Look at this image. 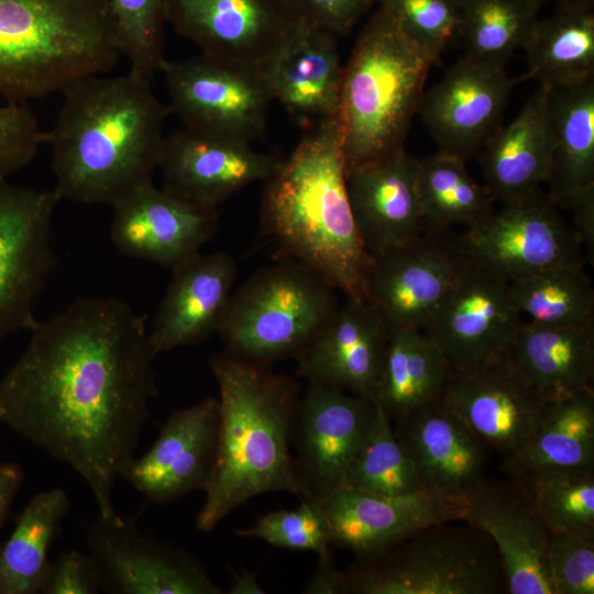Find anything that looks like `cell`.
<instances>
[{
	"mask_svg": "<svg viewBox=\"0 0 594 594\" xmlns=\"http://www.w3.org/2000/svg\"><path fill=\"white\" fill-rule=\"evenodd\" d=\"M68 512L62 488L38 492L29 501L0 544V594H41L48 552Z\"/></svg>",
	"mask_w": 594,
	"mask_h": 594,
	"instance_id": "cell-34",
	"label": "cell"
},
{
	"mask_svg": "<svg viewBox=\"0 0 594 594\" xmlns=\"http://www.w3.org/2000/svg\"><path fill=\"white\" fill-rule=\"evenodd\" d=\"M0 378V422L75 471L98 515L135 458L157 395L145 316L117 297L80 298L29 330Z\"/></svg>",
	"mask_w": 594,
	"mask_h": 594,
	"instance_id": "cell-1",
	"label": "cell"
},
{
	"mask_svg": "<svg viewBox=\"0 0 594 594\" xmlns=\"http://www.w3.org/2000/svg\"><path fill=\"white\" fill-rule=\"evenodd\" d=\"M470 263L459 234L451 229H425L410 241L372 256L365 299L389 331L424 330Z\"/></svg>",
	"mask_w": 594,
	"mask_h": 594,
	"instance_id": "cell-11",
	"label": "cell"
},
{
	"mask_svg": "<svg viewBox=\"0 0 594 594\" xmlns=\"http://www.w3.org/2000/svg\"><path fill=\"white\" fill-rule=\"evenodd\" d=\"M538 0H463L460 35L469 58L504 65L537 23Z\"/></svg>",
	"mask_w": 594,
	"mask_h": 594,
	"instance_id": "cell-39",
	"label": "cell"
},
{
	"mask_svg": "<svg viewBox=\"0 0 594 594\" xmlns=\"http://www.w3.org/2000/svg\"><path fill=\"white\" fill-rule=\"evenodd\" d=\"M23 479V470L18 463L0 462V534L22 486Z\"/></svg>",
	"mask_w": 594,
	"mask_h": 594,
	"instance_id": "cell-50",
	"label": "cell"
},
{
	"mask_svg": "<svg viewBox=\"0 0 594 594\" xmlns=\"http://www.w3.org/2000/svg\"><path fill=\"white\" fill-rule=\"evenodd\" d=\"M61 198L0 180V341L36 322L33 308L57 258L51 229Z\"/></svg>",
	"mask_w": 594,
	"mask_h": 594,
	"instance_id": "cell-12",
	"label": "cell"
},
{
	"mask_svg": "<svg viewBox=\"0 0 594 594\" xmlns=\"http://www.w3.org/2000/svg\"><path fill=\"white\" fill-rule=\"evenodd\" d=\"M100 590V575L90 554L72 549L50 561L41 594H96Z\"/></svg>",
	"mask_w": 594,
	"mask_h": 594,
	"instance_id": "cell-46",
	"label": "cell"
},
{
	"mask_svg": "<svg viewBox=\"0 0 594 594\" xmlns=\"http://www.w3.org/2000/svg\"><path fill=\"white\" fill-rule=\"evenodd\" d=\"M218 429L216 397L207 396L174 410L162 425L153 446L141 458L132 460L121 479L157 505L205 491L215 465Z\"/></svg>",
	"mask_w": 594,
	"mask_h": 594,
	"instance_id": "cell-20",
	"label": "cell"
},
{
	"mask_svg": "<svg viewBox=\"0 0 594 594\" xmlns=\"http://www.w3.org/2000/svg\"><path fill=\"white\" fill-rule=\"evenodd\" d=\"M549 111L553 155L548 195L566 208L594 188V78L550 88Z\"/></svg>",
	"mask_w": 594,
	"mask_h": 594,
	"instance_id": "cell-31",
	"label": "cell"
},
{
	"mask_svg": "<svg viewBox=\"0 0 594 594\" xmlns=\"http://www.w3.org/2000/svg\"><path fill=\"white\" fill-rule=\"evenodd\" d=\"M121 56L102 0H0V96L26 103Z\"/></svg>",
	"mask_w": 594,
	"mask_h": 594,
	"instance_id": "cell-6",
	"label": "cell"
},
{
	"mask_svg": "<svg viewBox=\"0 0 594 594\" xmlns=\"http://www.w3.org/2000/svg\"><path fill=\"white\" fill-rule=\"evenodd\" d=\"M513 302L527 321L568 326L593 320L594 290L584 264L566 265L509 282Z\"/></svg>",
	"mask_w": 594,
	"mask_h": 594,
	"instance_id": "cell-38",
	"label": "cell"
},
{
	"mask_svg": "<svg viewBox=\"0 0 594 594\" xmlns=\"http://www.w3.org/2000/svg\"><path fill=\"white\" fill-rule=\"evenodd\" d=\"M510 351L526 380L546 402L593 389V320L568 326L522 320Z\"/></svg>",
	"mask_w": 594,
	"mask_h": 594,
	"instance_id": "cell-30",
	"label": "cell"
},
{
	"mask_svg": "<svg viewBox=\"0 0 594 594\" xmlns=\"http://www.w3.org/2000/svg\"><path fill=\"white\" fill-rule=\"evenodd\" d=\"M417 177L418 158L405 148L345 169L354 221L371 256L426 229Z\"/></svg>",
	"mask_w": 594,
	"mask_h": 594,
	"instance_id": "cell-26",
	"label": "cell"
},
{
	"mask_svg": "<svg viewBox=\"0 0 594 594\" xmlns=\"http://www.w3.org/2000/svg\"><path fill=\"white\" fill-rule=\"evenodd\" d=\"M45 143L52 151L53 188L61 199L113 205L152 182L170 110L151 80L129 72L92 75L63 91Z\"/></svg>",
	"mask_w": 594,
	"mask_h": 594,
	"instance_id": "cell-2",
	"label": "cell"
},
{
	"mask_svg": "<svg viewBox=\"0 0 594 594\" xmlns=\"http://www.w3.org/2000/svg\"><path fill=\"white\" fill-rule=\"evenodd\" d=\"M242 538H257L289 550L312 551L317 556L330 550L327 517L317 498L302 499L295 509L264 514L255 524L237 530Z\"/></svg>",
	"mask_w": 594,
	"mask_h": 594,
	"instance_id": "cell-42",
	"label": "cell"
},
{
	"mask_svg": "<svg viewBox=\"0 0 594 594\" xmlns=\"http://www.w3.org/2000/svg\"><path fill=\"white\" fill-rule=\"evenodd\" d=\"M327 517L331 544L370 559L414 532L442 521L462 520L465 502L426 490L381 495L341 487L317 498Z\"/></svg>",
	"mask_w": 594,
	"mask_h": 594,
	"instance_id": "cell-21",
	"label": "cell"
},
{
	"mask_svg": "<svg viewBox=\"0 0 594 594\" xmlns=\"http://www.w3.org/2000/svg\"><path fill=\"white\" fill-rule=\"evenodd\" d=\"M572 211V229L587 260L594 254V188L576 196L566 207Z\"/></svg>",
	"mask_w": 594,
	"mask_h": 594,
	"instance_id": "cell-48",
	"label": "cell"
},
{
	"mask_svg": "<svg viewBox=\"0 0 594 594\" xmlns=\"http://www.w3.org/2000/svg\"><path fill=\"white\" fill-rule=\"evenodd\" d=\"M501 469L509 476L537 469H594V389L546 402L528 442Z\"/></svg>",
	"mask_w": 594,
	"mask_h": 594,
	"instance_id": "cell-33",
	"label": "cell"
},
{
	"mask_svg": "<svg viewBox=\"0 0 594 594\" xmlns=\"http://www.w3.org/2000/svg\"><path fill=\"white\" fill-rule=\"evenodd\" d=\"M522 320L510 297L509 282L471 262L424 331L453 371H466L508 349Z\"/></svg>",
	"mask_w": 594,
	"mask_h": 594,
	"instance_id": "cell-15",
	"label": "cell"
},
{
	"mask_svg": "<svg viewBox=\"0 0 594 594\" xmlns=\"http://www.w3.org/2000/svg\"><path fill=\"white\" fill-rule=\"evenodd\" d=\"M375 406L371 397L308 382L296 409L292 443L301 480L312 498L343 486Z\"/></svg>",
	"mask_w": 594,
	"mask_h": 594,
	"instance_id": "cell-18",
	"label": "cell"
},
{
	"mask_svg": "<svg viewBox=\"0 0 594 594\" xmlns=\"http://www.w3.org/2000/svg\"><path fill=\"white\" fill-rule=\"evenodd\" d=\"M465 161L438 151L418 160V195L426 229H466L487 218L495 209L492 194L469 173Z\"/></svg>",
	"mask_w": 594,
	"mask_h": 594,
	"instance_id": "cell-36",
	"label": "cell"
},
{
	"mask_svg": "<svg viewBox=\"0 0 594 594\" xmlns=\"http://www.w3.org/2000/svg\"><path fill=\"white\" fill-rule=\"evenodd\" d=\"M86 544L107 593H222L193 556L142 534L119 514L98 515L87 530Z\"/></svg>",
	"mask_w": 594,
	"mask_h": 594,
	"instance_id": "cell-16",
	"label": "cell"
},
{
	"mask_svg": "<svg viewBox=\"0 0 594 594\" xmlns=\"http://www.w3.org/2000/svg\"><path fill=\"white\" fill-rule=\"evenodd\" d=\"M550 88L539 85L514 120L499 127L481 150L485 186L502 204L540 188L549 178L553 155Z\"/></svg>",
	"mask_w": 594,
	"mask_h": 594,
	"instance_id": "cell-29",
	"label": "cell"
},
{
	"mask_svg": "<svg viewBox=\"0 0 594 594\" xmlns=\"http://www.w3.org/2000/svg\"><path fill=\"white\" fill-rule=\"evenodd\" d=\"M460 235L471 262L508 282L584 264L583 249L558 206L540 188L503 204Z\"/></svg>",
	"mask_w": 594,
	"mask_h": 594,
	"instance_id": "cell-10",
	"label": "cell"
},
{
	"mask_svg": "<svg viewBox=\"0 0 594 594\" xmlns=\"http://www.w3.org/2000/svg\"><path fill=\"white\" fill-rule=\"evenodd\" d=\"M263 232L344 298L365 299L372 256L352 213L338 116L306 129L264 182Z\"/></svg>",
	"mask_w": 594,
	"mask_h": 594,
	"instance_id": "cell-3",
	"label": "cell"
},
{
	"mask_svg": "<svg viewBox=\"0 0 594 594\" xmlns=\"http://www.w3.org/2000/svg\"><path fill=\"white\" fill-rule=\"evenodd\" d=\"M375 404L371 425L346 469L342 487L391 496L424 490L392 419Z\"/></svg>",
	"mask_w": 594,
	"mask_h": 594,
	"instance_id": "cell-40",
	"label": "cell"
},
{
	"mask_svg": "<svg viewBox=\"0 0 594 594\" xmlns=\"http://www.w3.org/2000/svg\"><path fill=\"white\" fill-rule=\"evenodd\" d=\"M45 143V132L26 103H0V180L26 167Z\"/></svg>",
	"mask_w": 594,
	"mask_h": 594,
	"instance_id": "cell-44",
	"label": "cell"
},
{
	"mask_svg": "<svg viewBox=\"0 0 594 594\" xmlns=\"http://www.w3.org/2000/svg\"><path fill=\"white\" fill-rule=\"evenodd\" d=\"M338 40L301 20L264 70L273 100L305 130L338 112L343 69Z\"/></svg>",
	"mask_w": 594,
	"mask_h": 594,
	"instance_id": "cell-28",
	"label": "cell"
},
{
	"mask_svg": "<svg viewBox=\"0 0 594 594\" xmlns=\"http://www.w3.org/2000/svg\"><path fill=\"white\" fill-rule=\"evenodd\" d=\"M516 82L504 65L466 56L449 68L424 92L417 111L438 151L465 162L479 153L501 127Z\"/></svg>",
	"mask_w": 594,
	"mask_h": 594,
	"instance_id": "cell-17",
	"label": "cell"
},
{
	"mask_svg": "<svg viewBox=\"0 0 594 594\" xmlns=\"http://www.w3.org/2000/svg\"><path fill=\"white\" fill-rule=\"evenodd\" d=\"M398 18L406 32L438 61L460 35L463 0H381Z\"/></svg>",
	"mask_w": 594,
	"mask_h": 594,
	"instance_id": "cell-43",
	"label": "cell"
},
{
	"mask_svg": "<svg viewBox=\"0 0 594 594\" xmlns=\"http://www.w3.org/2000/svg\"><path fill=\"white\" fill-rule=\"evenodd\" d=\"M541 6L553 2L557 9L593 11L594 0H538Z\"/></svg>",
	"mask_w": 594,
	"mask_h": 594,
	"instance_id": "cell-52",
	"label": "cell"
},
{
	"mask_svg": "<svg viewBox=\"0 0 594 594\" xmlns=\"http://www.w3.org/2000/svg\"><path fill=\"white\" fill-rule=\"evenodd\" d=\"M280 158L251 143L183 128L165 136L158 168L164 188L215 208L256 182H265Z\"/></svg>",
	"mask_w": 594,
	"mask_h": 594,
	"instance_id": "cell-23",
	"label": "cell"
},
{
	"mask_svg": "<svg viewBox=\"0 0 594 594\" xmlns=\"http://www.w3.org/2000/svg\"><path fill=\"white\" fill-rule=\"evenodd\" d=\"M302 593L345 594V575L333 560L331 550L318 554V564Z\"/></svg>",
	"mask_w": 594,
	"mask_h": 594,
	"instance_id": "cell-49",
	"label": "cell"
},
{
	"mask_svg": "<svg viewBox=\"0 0 594 594\" xmlns=\"http://www.w3.org/2000/svg\"><path fill=\"white\" fill-rule=\"evenodd\" d=\"M160 72L185 128L249 143L264 132L274 100L261 72L201 53L165 58Z\"/></svg>",
	"mask_w": 594,
	"mask_h": 594,
	"instance_id": "cell-9",
	"label": "cell"
},
{
	"mask_svg": "<svg viewBox=\"0 0 594 594\" xmlns=\"http://www.w3.org/2000/svg\"><path fill=\"white\" fill-rule=\"evenodd\" d=\"M110 238L125 256L174 268L212 239L218 212L145 183L113 205Z\"/></svg>",
	"mask_w": 594,
	"mask_h": 594,
	"instance_id": "cell-19",
	"label": "cell"
},
{
	"mask_svg": "<svg viewBox=\"0 0 594 594\" xmlns=\"http://www.w3.org/2000/svg\"><path fill=\"white\" fill-rule=\"evenodd\" d=\"M512 477L551 534L594 542V469H537Z\"/></svg>",
	"mask_w": 594,
	"mask_h": 594,
	"instance_id": "cell-37",
	"label": "cell"
},
{
	"mask_svg": "<svg viewBox=\"0 0 594 594\" xmlns=\"http://www.w3.org/2000/svg\"><path fill=\"white\" fill-rule=\"evenodd\" d=\"M219 391V429L212 474L196 526L213 530L250 498L284 492L312 498L290 452L300 398L297 381L226 350L209 361Z\"/></svg>",
	"mask_w": 594,
	"mask_h": 594,
	"instance_id": "cell-4",
	"label": "cell"
},
{
	"mask_svg": "<svg viewBox=\"0 0 594 594\" xmlns=\"http://www.w3.org/2000/svg\"><path fill=\"white\" fill-rule=\"evenodd\" d=\"M462 520L494 542L507 593L554 594L547 560L551 532L516 479L487 476L466 497Z\"/></svg>",
	"mask_w": 594,
	"mask_h": 594,
	"instance_id": "cell-22",
	"label": "cell"
},
{
	"mask_svg": "<svg viewBox=\"0 0 594 594\" xmlns=\"http://www.w3.org/2000/svg\"><path fill=\"white\" fill-rule=\"evenodd\" d=\"M339 305L338 290L321 276L279 257L234 288L218 333L227 352L271 366L296 359Z\"/></svg>",
	"mask_w": 594,
	"mask_h": 594,
	"instance_id": "cell-7",
	"label": "cell"
},
{
	"mask_svg": "<svg viewBox=\"0 0 594 594\" xmlns=\"http://www.w3.org/2000/svg\"><path fill=\"white\" fill-rule=\"evenodd\" d=\"M166 14L201 54L263 75L301 21L286 0H167Z\"/></svg>",
	"mask_w": 594,
	"mask_h": 594,
	"instance_id": "cell-13",
	"label": "cell"
},
{
	"mask_svg": "<svg viewBox=\"0 0 594 594\" xmlns=\"http://www.w3.org/2000/svg\"><path fill=\"white\" fill-rule=\"evenodd\" d=\"M300 20L329 31L338 37L346 35L381 0H286Z\"/></svg>",
	"mask_w": 594,
	"mask_h": 594,
	"instance_id": "cell-47",
	"label": "cell"
},
{
	"mask_svg": "<svg viewBox=\"0 0 594 594\" xmlns=\"http://www.w3.org/2000/svg\"><path fill=\"white\" fill-rule=\"evenodd\" d=\"M395 425L424 490L465 502L487 477L491 451L442 398L417 408Z\"/></svg>",
	"mask_w": 594,
	"mask_h": 594,
	"instance_id": "cell-24",
	"label": "cell"
},
{
	"mask_svg": "<svg viewBox=\"0 0 594 594\" xmlns=\"http://www.w3.org/2000/svg\"><path fill=\"white\" fill-rule=\"evenodd\" d=\"M441 398L502 461L528 442L546 405L510 346L470 370L453 371Z\"/></svg>",
	"mask_w": 594,
	"mask_h": 594,
	"instance_id": "cell-14",
	"label": "cell"
},
{
	"mask_svg": "<svg viewBox=\"0 0 594 594\" xmlns=\"http://www.w3.org/2000/svg\"><path fill=\"white\" fill-rule=\"evenodd\" d=\"M458 521L427 526L370 559L358 560L344 572L345 593H507L492 539L471 524Z\"/></svg>",
	"mask_w": 594,
	"mask_h": 594,
	"instance_id": "cell-8",
	"label": "cell"
},
{
	"mask_svg": "<svg viewBox=\"0 0 594 594\" xmlns=\"http://www.w3.org/2000/svg\"><path fill=\"white\" fill-rule=\"evenodd\" d=\"M129 73L151 80L165 57L167 0H102Z\"/></svg>",
	"mask_w": 594,
	"mask_h": 594,
	"instance_id": "cell-41",
	"label": "cell"
},
{
	"mask_svg": "<svg viewBox=\"0 0 594 594\" xmlns=\"http://www.w3.org/2000/svg\"><path fill=\"white\" fill-rule=\"evenodd\" d=\"M452 372L439 346L422 329L393 330L373 399L395 422L441 398Z\"/></svg>",
	"mask_w": 594,
	"mask_h": 594,
	"instance_id": "cell-32",
	"label": "cell"
},
{
	"mask_svg": "<svg viewBox=\"0 0 594 594\" xmlns=\"http://www.w3.org/2000/svg\"><path fill=\"white\" fill-rule=\"evenodd\" d=\"M438 62L386 4L377 6L342 69L337 116L345 169L405 148Z\"/></svg>",
	"mask_w": 594,
	"mask_h": 594,
	"instance_id": "cell-5",
	"label": "cell"
},
{
	"mask_svg": "<svg viewBox=\"0 0 594 594\" xmlns=\"http://www.w3.org/2000/svg\"><path fill=\"white\" fill-rule=\"evenodd\" d=\"M391 331L366 299L344 298L295 359L308 382L373 398Z\"/></svg>",
	"mask_w": 594,
	"mask_h": 594,
	"instance_id": "cell-25",
	"label": "cell"
},
{
	"mask_svg": "<svg viewBox=\"0 0 594 594\" xmlns=\"http://www.w3.org/2000/svg\"><path fill=\"white\" fill-rule=\"evenodd\" d=\"M527 73L522 79L564 87L594 78V13L557 9L535 24L524 47Z\"/></svg>",
	"mask_w": 594,
	"mask_h": 594,
	"instance_id": "cell-35",
	"label": "cell"
},
{
	"mask_svg": "<svg viewBox=\"0 0 594 594\" xmlns=\"http://www.w3.org/2000/svg\"><path fill=\"white\" fill-rule=\"evenodd\" d=\"M547 560L554 594L594 593V542L551 534Z\"/></svg>",
	"mask_w": 594,
	"mask_h": 594,
	"instance_id": "cell-45",
	"label": "cell"
},
{
	"mask_svg": "<svg viewBox=\"0 0 594 594\" xmlns=\"http://www.w3.org/2000/svg\"><path fill=\"white\" fill-rule=\"evenodd\" d=\"M230 594H262L265 593L256 581V575L250 571L234 573Z\"/></svg>",
	"mask_w": 594,
	"mask_h": 594,
	"instance_id": "cell-51",
	"label": "cell"
},
{
	"mask_svg": "<svg viewBox=\"0 0 594 594\" xmlns=\"http://www.w3.org/2000/svg\"><path fill=\"white\" fill-rule=\"evenodd\" d=\"M237 275V262L222 251L198 252L174 267L148 331L154 352L196 344L218 333Z\"/></svg>",
	"mask_w": 594,
	"mask_h": 594,
	"instance_id": "cell-27",
	"label": "cell"
}]
</instances>
